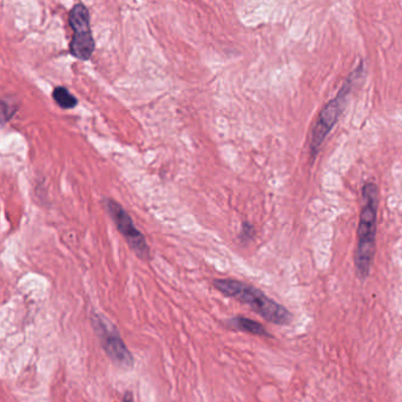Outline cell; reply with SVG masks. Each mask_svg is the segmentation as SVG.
Instances as JSON below:
<instances>
[{
  "instance_id": "1",
  "label": "cell",
  "mask_w": 402,
  "mask_h": 402,
  "mask_svg": "<svg viewBox=\"0 0 402 402\" xmlns=\"http://www.w3.org/2000/svg\"><path fill=\"white\" fill-rule=\"evenodd\" d=\"M378 202V187L373 182H367L362 188V209L357 229V251L354 255L357 274L361 279H366L370 274L375 255Z\"/></svg>"
},
{
  "instance_id": "2",
  "label": "cell",
  "mask_w": 402,
  "mask_h": 402,
  "mask_svg": "<svg viewBox=\"0 0 402 402\" xmlns=\"http://www.w3.org/2000/svg\"><path fill=\"white\" fill-rule=\"evenodd\" d=\"M213 286L223 295L229 296L242 304H248L253 310L271 324L286 326L292 321V314L288 312L284 306L269 299L257 288L243 284L237 279H216L213 282Z\"/></svg>"
},
{
  "instance_id": "3",
  "label": "cell",
  "mask_w": 402,
  "mask_h": 402,
  "mask_svg": "<svg viewBox=\"0 0 402 402\" xmlns=\"http://www.w3.org/2000/svg\"><path fill=\"white\" fill-rule=\"evenodd\" d=\"M362 70H363V66L360 65L357 70L349 74L348 78L346 79L340 91L337 92V97L332 98L324 107V110L321 111L319 118L316 120L315 127L313 129L312 140H310V150H312L313 156H315L316 152L324 144L326 137L328 136L332 127L337 123V119L340 118V116L342 115L349 94L353 89L357 79L362 76Z\"/></svg>"
},
{
  "instance_id": "4",
  "label": "cell",
  "mask_w": 402,
  "mask_h": 402,
  "mask_svg": "<svg viewBox=\"0 0 402 402\" xmlns=\"http://www.w3.org/2000/svg\"><path fill=\"white\" fill-rule=\"evenodd\" d=\"M69 25L74 32L69 44V52L82 62L90 61L95 52L96 41L91 30L89 8L83 3H77L71 8Z\"/></svg>"
},
{
  "instance_id": "5",
  "label": "cell",
  "mask_w": 402,
  "mask_h": 402,
  "mask_svg": "<svg viewBox=\"0 0 402 402\" xmlns=\"http://www.w3.org/2000/svg\"><path fill=\"white\" fill-rule=\"evenodd\" d=\"M103 205L107 210V215L115 223L117 230L127 241L129 246L131 248V251L140 259H150V248H149L148 242L144 237V235L135 226L131 216L127 213V210L124 209L118 202L110 198H103Z\"/></svg>"
},
{
  "instance_id": "6",
  "label": "cell",
  "mask_w": 402,
  "mask_h": 402,
  "mask_svg": "<svg viewBox=\"0 0 402 402\" xmlns=\"http://www.w3.org/2000/svg\"><path fill=\"white\" fill-rule=\"evenodd\" d=\"M91 321L94 330L100 340L103 349L111 361L123 370H130L134 366V357L122 340L115 326L99 314H94Z\"/></svg>"
},
{
  "instance_id": "7",
  "label": "cell",
  "mask_w": 402,
  "mask_h": 402,
  "mask_svg": "<svg viewBox=\"0 0 402 402\" xmlns=\"http://www.w3.org/2000/svg\"><path fill=\"white\" fill-rule=\"evenodd\" d=\"M230 326H233L234 328L240 329L243 332H251L254 335H260V337H271L269 332L266 330L262 324H260L256 321L242 317V316H236L234 319L229 321Z\"/></svg>"
},
{
  "instance_id": "8",
  "label": "cell",
  "mask_w": 402,
  "mask_h": 402,
  "mask_svg": "<svg viewBox=\"0 0 402 402\" xmlns=\"http://www.w3.org/2000/svg\"><path fill=\"white\" fill-rule=\"evenodd\" d=\"M52 98L58 107L64 110H70L78 105V99L76 98L65 87H54L52 91Z\"/></svg>"
},
{
  "instance_id": "9",
  "label": "cell",
  "mask_w": 402,
  "mask_h": 402,
  "mask_svg": "<svg viewBox=\"0 0 402 402\" xmlns=\"http://www.w3.org/2000/svg\"><path fill=\"white\" fill-rule=\"evenodd\" d=\"M253 235H254V228H253V226H251L249 223H243L242 233L240 235L241 238L246 241L248 238L253 237Z\"/></svg>"
},
{
  "instance_id": "10",
  "label": "cell",
  "mask_w": 402,
  "mask_h": 402,
  "mask_svg": "<svg viewBox=\"0 0 402 402\" xmlns=\"http://www.w3.org/2000/svg\"><path fill=\"white\" fill-rule=\"evenodd\" d=\"M122 402H134V395H132V393L130 392V390H127V393L124 394Z\"/></svg>"
}]
</instances>
